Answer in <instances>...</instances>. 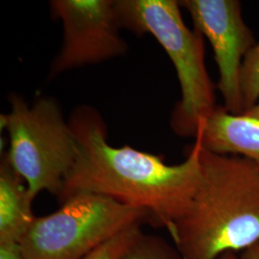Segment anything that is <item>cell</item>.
Wrapping results in <instances>:
<instances>
[{
	"instance_id": "16",
	"label": "cell",
	"mask_w": 259,
	"mask_h": 259,
	"mask_svg": "<svg viewBox=\"0 0 259 259\" xmlns=\"http://www.w3.org/2000/svg\"><path fill=\"white\" fill-rule=\"evenodd\" d=\"M219 259H238L236 257L234 252H227L225 254H223L222 256Z\"/></svg>"
},
{
	"instance_id": "12",
	"label": "cell",
	"mask_w": 259,
	"mask_h": 259,
	"mask_svg": "<svg viewBox=\"0 0 259 259\" xmlns=\"http://www.w3.org/2000/svg\"><path fill=\"white\" fill-rule=\"evenodd\" d=\"M140 226L141 225H135L126 231L120 232L82 259L120 258L122 253L127 249L131 242L141 232Z\"/></svg>"
},
{
	"instance_id": "9",
	"label": "cell",
	"mask_w": 259,
	"mask_h": 259,
	"mask_svg": "<svg viewBox=\"0 0 259 259\" xmlns=\"http://www.w3.org/2000/svg\"><path fill=\"white\" fill-rule=\"evenodd\" d=\"M24 181L2 157L0 166V242H21L36 220Z\"/></svg>"
},
{
	"instance_id": "10",
	"label": "cell",
	"mask_w": 259,
	"mask_h": 259,
	"mask_svg": "<svg viewBox=\"0 0 259 259\" xmlns=\"http://www.w3.org/2000/svg\"><path fill=\"white\" fill-rule=\"evenodd\" d=\"M119 259H184L175 245L160 236L139 232Z\"/></svg>"
},
{
	"instance_id": "4",
	"label": "cell",
	"mask_w": 259,
	"mask_h": 259,
	"mask_svg": "<svg viewBox=\"0 0 259 259\" xmlns=\"http://www.w3.org/2000/svg\"><path fill=\"white\" fill-rule=\"evenodd\" d=\"M9 100V113L0 117L1 129L10 138L5 157L25 182L33 201L41 191L59 197L78 155L69 122L51 97H39L32 106L16 94Z\"/></svg>"
},
{
	"instance_id": "14",
	"label": "cell",
	"mask_w": 259,
	"mask_h": 259,
	"mask_svg": "<svg viewBox=\"0 0 259 259\" xmlns=\"http://www.w3.org/2000/svg\"><path fill=\"white\" fill-rule=\"evenodd\" d=\"M240 259H259V243L242 251Z\"/></svg>"
},
{
	"instance_id": "8",
	"label": "cell",
	"mask_w": 259,
	"mask_h": 259,
	"mask_svg": "<svg viewBox=\"0 0 259 259\" xmlns=\"http://www.w3.org/2000/svg\"><path fill=\"white\" fill-rule=\"evenodd\" d=\"M197 136L206 150L218 155L246 157L259 168V120L232 114L224 106H217L201 122Z\"/></svg>"
},
{
	"instance_id": "11",
	"label": "cell",
	"mask_w": 259,
	"mask_h": 259,
	"mask_svg": "<svg viewBox=\"0 0 259 259\" xmlns=\"http://www.w3.org/2000/svg\"><path fill=\"white\" fill-rule=\"evenodd\" d=\"M240 92L242 114H244L258 103L259 42L254 45L243 60L240 71Z\"/></svg>"
},
{
	"instance_id": "13",
	"label": "cell",
	"mask_w": 259,
	"mask_h": 259,
	"mask_svg": "<svg viewBox=\"0 0 259 259\" xmlns=\"http://www.w3.org/2000/svg\"><path fill=\"white\" fill-rule=\"evenodd\" d=\"M0 259H24L19 242H0Z\"/></svg>"
},
{
	"instance_id": "6",
	"label": "cell",
	"mask_w": 259,
	"mask_h": 259,
	"mask_svg": "<svg viewBox=\"0 0 259 259\" xmlns=\"http://www.w3.org/2000/svg\"><path fill=\"white\" fill-rule=\"evenodd\" d=\"M50 8L64 27L63 47L51 64L50 77L102 63L128 50L119 34L114 0H52Z\"/></svg>"
},
{
	"instance_id": "1",
	"label": "cell",
	"mask_w": 259,
	"mask_h": 259,
	"mask_svg": "<svg viewBox=\"0 0 259 259\" xmlns=\"http://www.w3.org/2000/svg\"><path fill=\"white\" fill-rule=\"evenodd\" d=\"M68 122L78 155L59 200L63 203L77 193L103 195L146 211L149 222L170 234L201 183V138H195L184 162L169 165L161 157L128 145L111 146L105 122L91 107L76 109Z\"/></svg>"
},
{
	"instance_id": "15",
	"label": "cell",
	"mask_w": 259,
	"mask_h": 259,
	"mask_svg": "<svg viewBox=\"0 0 259 259\" xmlns=\"http://www.w3.org/2000/svg\"><path fill=\"white\" fill-rule=\"evenodd\" d=\"M242 115H246V116L250 117V118L259 120V102L256 103L251 109H250L248 111H246V112H245L244 114H242Z\"/></svg>"
},
{
	"instance_id": "3",
	"label": "cell",
	"mask_w": 259,
	"mask_h": 259,
	"mask_svg": "<svg viewBox=\"0 0 259 259\" xmlns=\"http://www.w3.org/2000/svg\"><path fill=\"white\" fill-rule=\"evenodd\" d=\"M122 28L150 34L163 47L175 66L182 97L172 112L178 136L196 138L199 126L216 109L215 87L204 62V37L191 31L175 0H115Z\"/></svg>"
},
{
	"instance_id": "7",
	"label": "cell",
	"mask_w": 259,
	"mask_h": 259,
	"mask_svg": "<svg viewBox=\"0 0 259 259\" xmlns=\"http://www.w3.org/2000/svg\"><path fill=\"white\" fill-rule=\"evenodd\" d=\"M194 30L210 42L219 69L218 90L224 108L232 114H242L240 71L243 60L254 47V37L242 17L237 0H183Z\"/></svg>"
},
{
	"instance_id": "5",
	"label": "cell",
	"mask_w": 259,
	"mask_h": 259,
	"mask_svg": "<svg viewBox=\"0 0 259 259\" xmlns=\"http://www.w3.org/2000/svg\"><path fill=\"white\" fill-rule=\"evenodd\" d=\"M146 211L94 193H77L37 217L20 242L24 259H82L135 225Z\"/></svg>"
},
{
	"instance_id": "2",
	"label": "cell",
	"mask_w": 259,
	"mask_h": 259,
	"mask_svg": "<svg viewBox=\"0 0 259 259\" xmlns=\"http://www.w3.org/2000/svg\"><path fill=\"white\" fill-rule=\"evenodd\" d=\"M202 179L170 232L184 259H219L259 243V168L246 157L201 153Z\"/></svg>"
}]
</instances>
